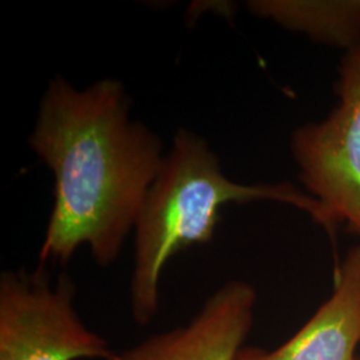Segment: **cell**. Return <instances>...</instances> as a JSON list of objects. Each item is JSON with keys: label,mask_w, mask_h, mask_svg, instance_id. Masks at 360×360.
Returning a JSON list of instances; mask_svg holds the SVG:
<instances>
[{"label": "cell", "mask_w": 360, "mask_h": 360, "mask_svg": "<svg viewBox=\"0 0 360 360\" xmlns=\"http://www.w3.org/2000/svg\"><path fill=\"white\" fill-rule=\"evenodd\" d=\"M358 360H360V359H358Z\"/></svg>", "instance_id": "8"}, {"label": "cell", "mask_w": 360, "mask_h": 360, "mask_svg": "<svg viewBox=\"0 0 360 360\" xmlns=\"http://www.w3.org/2000/svg\"><path fill=\"white\" fill-rule=\"evenodd\" d=\"M68 274L46 266L0 275V360H111L116 351L83 322Z\"/></svg>", "instance_id": "3"}, {"label": "cell", "mask_w": 360, "mask_h": 360, "mask_svg": "<svg viewBox=\"0 0 360 360\" xmlns=\"http://www.w3.org/2000/svg\"><path fill=\"white\" fill-rule=\"evenodd\" d=\"M276 202L307 212L334 240L338 231L326 208L288 181L242 184L229 179L206 139L180 129L146 196L135 224L129 309L138 326L153 323L160 309V278L186 248L212 242L220 211L229 203Z\"/></svg>", "instance_id": "2"}, {"label": "cell", "mask_w": 360, "mask_h": 360, "mask_svg": "<svg viewBox=\"0 0 360 360\" xmlns=\"http://www.w3.org/2000/svg\"><path fill=\"white\" fill-rule=\"evenodd\" d=\"M335 95L323 120L294 129L290 150L307 193L360 238V43L342 56Z\"/></svg>", "instance_id": "4"}, {"label": "cell", "mask_w": 360, "mask_h": 360, "mask_svg": "<svg viewBox=\"0 0 360 360\" xmlns=\"http://www.w3.org/2000/svg\"><path fill=\"white\" fill-rule=\"evenodd\" d=\"M129 105L116 79L83 90L60 75L49 83L28 138L55 178L40 266H65L86 245L108 267L134 231L166 155L158 134L129 117Z\"/></svg>", "instance_id": "1"}, {"label": "cell", "mask_w": 360, "mask_h": 360, "mask_svg": "<svg viewBox=\"0 0 360 360\" xmlns=\"http://www.w3.org/2000/svg\"><path fill=\"white\" fill-rule=\"evenodd\" d=\"M248 11L346 52L360 43V0H251Z\"/></svg>", "instance_id": "7"}, {"label": "cell", "mask_w": 360, "mask_h": 360, "mask_svg": "<svg viewBox=\"0 0 360 360\" xmlns=\"http://www.w3.org/2000/svg\"><path fill=\"white\" fill-rule=\"evenodd\" d=\"M360 245L348 250L335 274L333 295L291 339L274 349L243 347L236 360H358Z\"/></svg>", "instance_id": "6"}, {"label": "cell", "mask_w": 360, "mask_h": 360, "mask_svg": "<svg viewBox=\"0 0 360 360\" xmlns=\"http://www.w3.org/2000/svg\"><path fill=\"white\" fill-rule=\"evenodd\" d=\"M257 299L252 284L230 281L186 324L116 351L111 360H236L252 328Z\"/></svg>", "instance_id": "5"}]
</instances>
